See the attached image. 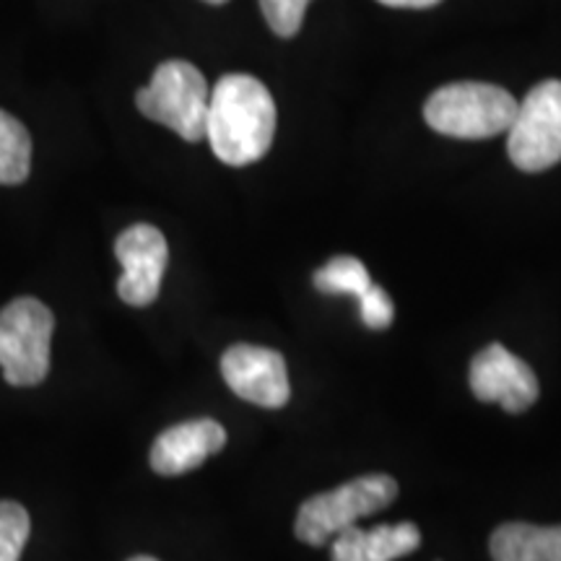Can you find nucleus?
<instances>
[{
	"mask_svg": "<svg viewBox=\"0 0 561 561\" xmlns=\"http://www.w3.org/2000/svg\"><path fill=\"white\" fill-rule=\"evenodd\" d=\"M276 121V102L265 83L248 73H229L210 91L206 138L224 164L248 167L268 153Z\"/></svg>",
	"mask_w": 561,
	"mask_h": 561,
	"instance_id": "f257e3e1",
	"label": "nucleus"
},
{
	"mask_svg": "<svg viewBox=\"0 0 561 561\" xmlns=\"http://www.w3.org/2000/svg\"><path fill=\"white\" fill-rule=\"evenodd\" d=\"M517 100L494 83H447L424 104V121L432 130L453 138H494L510 130Z\"/></svg>",
	"mask_w": 561,
	"mask_h": 561,
	"instance_id": "f03ea898",
	"label": "nucleus"
},
{
	"mask_svg": "<svg viewBox=\"0 0 561 561\" xmlns=\"http://www.w3.org/2000/svg\"><path fill=\"white\" fill-rule=\"evenodd\" d=\"M208 100V81L187 60L161 62L153 70L149 87H144L136 94L138 110L149 121L164 125L191 144L206 138Z\"/></svg>",
	"mask_w": 561,
	"mask_h": 561,
	"instance_id": "7ed1b4c3",
	"label": "nucleus"
},
{
	"mask_svg": "<svg viewBox=\"0 0 561 561\" xmlns=\"http://www.w3.org/2000/svg\"><path fill=\"white\" fill-rule=\"evenodd\" d=\"M398 496V483L392 476L369 473L346 481L343 486L312 496L299 507L294 533L301 543L325 546L341 530L351 528L362 517L375 515Z\"/></svg>",
	"mask_w": 561,
	"mask_h": 561,
	"instance_id": "20e7f679",
	"label": "nucleus"
},
{
	"mask_svg": "<svg viewBox=\"0 0 561 561\" xmlns=\"http://www.w3.org/2000/svg\"><path fill=\"white\" fill-rule=\"evenodd\" d=\"M55 318L39 299H13L0 312V367L13 388H34L50 371Z\"/></svg>",
	"mask_w": 561,
	"mask_h": 561,
	"instance_id": "39448f33",
	"label": "nucleus"
},
{
	"mask_svg": "<svg viewBox=\"0 0 561 561\" xmlns=\"http://www.w3.org/2000/svg\"><path fill=\"white\" fill-rule=\"evenodd\" d=\"M507 153L523 172L551 170L561 161V81H543L517 102Z\"/></svg>",
	"mask_w": 561,
	"mask_h": 561,
	"instance_id": "423d86ee",
	"label": "nucleus"
},
{
	"mask_svg": "<svg viewBox=\"0 0 561 561\" xmlns=\"http://www.w3.org/2000/svg\"><path fill=\"white\" fill-rule=\"evenodd\" d=\"M115 255L123 265V276L117 280L121 299L130 307L153 305L170 263L164 234L151 224H136L117 237Z\"/></svg>",
	"mask_w": 561,
	"mask_h": 561,
	"instance_id": "0eeeda50",
	"label": "nucleus"
},
{
	"mask_svg": "<svg viewBox=\"0 0 561 561\" xmlns=\"http://www.w3.org/2000/svg\"><path fill=\"white\" fill-rule=\"evenodd\" d=\"M221 375L242 401L263 409H284L291 398L289 369L273 348L237 343L221 356Z\"/></svg>",
	"mask_w": 561,
	"mask_h": 561,
	"instance_id": "6e6552de",
	"label": "nucleus"
},
{
	"mask_svg": "<svg viewBox=\"0 0 561 561\" xmlns=\"http://www.w3.org/2000/svg\"><path fill=\"white\" fill-rule=\"evenodd\" d=\"M471 390L481 403H500L507 413H523L538 401V377L502 343H491L473 356Z\"/></svg>",
	"mask_w": 561,
	"mask_h": 561,
	"instance_id": "1a4fd4ad",
	"label": "nucleus"
},
{
	"mask_svg": "<svg viewBox=\"0 0 561 561\" xmlns=\"http://www.w3.org/2000/svg\"><path fill=\"white\" fill-rule=\"evenodd\" d=\"M227 445V430L214 419L182 421L161 432L151 447V468L159 476H182L203 466Z\"/></svg>",
	"mask_w": 561,
	"mask_h": 561,
	"instance_id": "9d476101",
	"label": "nucleus"
},
{
	"mask_svg": "<svg viewBox=\"0 0 561 561\" xmlns=\"http://www.w3.org/2000/svg\"><path fill=\"white\" fill-rule=\"evenodd\" d=\"M421 546V530L413 523H388L364 530L359 525L341 530L333 541V561H396Z\"/></svg>",
	"mask_w": 561,
	"mask_h": 561,
	"instance_id": "9b49d317",
	"label": "nucleus"
},
{
	"mask_svg": "<svg viewBox=\"0 0 561 561\" xmlns=\"http://www.w3.org/2000/svg\"><path fill=\"white\" fill-rule=\"evenodd\" d=\"M489 551L494 561H561V525L504 523L491 533Z\"/></svg>",
	"mask_w": 561,
	"mask_h": 561,
	"instance_id": "f8f14e48",
	"label": "nucleus"
},
{
	"mask_svg": "<svg viewBox=\"0 0 561 561\" xmlns=\"http://www.w3.org/2000/svg\"><path fill=\"white\" fill-rule=\"evenodd\" d=\"M32 170L30 130L0 110V185H21Z\"/></svg>",
	"mask_w": 561,
	"mask_h": 561,
	"instance_id": "ddd939ff",
	"label": "nucleus"
},
{
	"mask_svg": "<svg viewBox=\"0 0 561 561\" xmlns=\"http://www.w3.org/2000/svg\"><path fill=\"white\" fill-rule=\"evenodd\" d=\"M314 289L322 294H348V297L359 299L364 291L371 286V276L367 265L351 255H339L328 261L322 268L314 273Z\"/></svg>",
	"mask_w": 561,
	"mask_h": 561,
	"instance_id": "4468645a",
	"label": "nucleus"
},
{
	"mask_svg": "<svg viewBox=\"0 0 561 561\" xmlns=\"http://www.w3.org/2000/svg\"><path fill=\"white\" fill-rule=\"evenodd\" d=\"M30 512L16 502H0V561H19L30 541Z\"/></svg>",
	"mask_w": 561,
	"mask_h": 561,
	"instance_id": "2eb2a0df",
	"label": "nucleus"
},
{
	"mask_svg": "<svg viewBox=\"0 0 561 561\" xmlns=\"http://www.w3.org/2000/svg\"><path fill=\"white\" fill-rule=\"evenodd\" d=\"M310 0H261L263 16L278 37L289 39L301 30Z\"/></svg>",
	"mask_w": 561,
	"mask_h": 561,
	"instance_id": "dca6fc26",
	"label": "nucleus"
},
{
	"mask_svg": "<svg viewBox=\"0 0 561 561\" xmlns=\"http://www.w3.org/2000/svg\"><path fill=\"white\" fill-rule=\"evenodd\" d=\"M356 301H359L364 325L371 328V331H385V328H390L392 318H396V307H392L388 291L371 284Z\"/></svg>",
	"mask_w": 561,
	"mask_h": 561,
	"instance_id": "f3484780",
	"label": "nucleus"
},
{
	"mask_svg": "<svg viewBox=\"0 0 561 561\" xmlns=\"http://www.w3.org/2000/svg\"><path fill=\"white\" fill-rule=\"evenodd\" d=\"M380 3L390 5V9H432L442 0H380Z\"/></svg>",
	"mask_w": 561,
	"mask_h": 561,
	"instance_id": "a211bd4d",
	"label": "nucleus"
},
{
	"mask_svg": "<svg viewBox=\"0 0 561 561\" xmlns=\"http://www.w3.org/2000/svg\"><path fill=\"white\" fill-rule=\"evenodd\" d=\"M130 561H159V559H153V557H133Z\"/></svg>",
	"mask_w": 561,
	"mask_h": 561,
	"instance_id": "6ab92c4d",
	"label": "nucleus"
},
{
	"mask_svg": "<svg viewBox=\"0 0 561 561\" xmlns=\"http://www.w3.org/2000/svg\"><path fill=\"white\" fill-rule=\"evenodd\" d=\"M206 3H214V5H221V3H227V0H206Z\"/></svg>",
	"mask_w": 561,
	"mask_h": 561,
	"instance_id": "aec40b11",
	"label": "nucleus"
}]
</instances>
